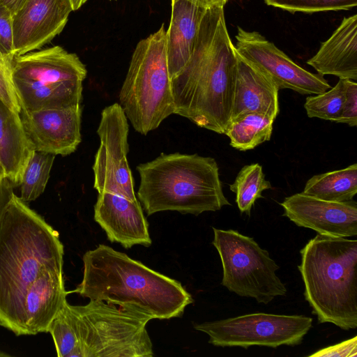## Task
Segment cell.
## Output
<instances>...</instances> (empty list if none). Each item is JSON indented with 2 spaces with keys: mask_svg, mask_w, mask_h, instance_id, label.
Instances as JSON below:
<instances>
[{
  "mask_svg": "<svg viewBox=\"0 0 357 357\" xmlns=\"http://www.w3.org/2000/svg\"><path fill=\"white\" fill-rule=\"evenodd\" d=\"M236 54L224 6L206 8L188 61L171 79L174 114L225 134L231 121Z\"/></svg>",
  "mask_w": 357,
  "mask_h": 357,
  "instance_id": "cell-1",
  "label": "cell"
},
{
  "mask_svg": "<svg viewBox=\"0 0 357 357\" xmlns=\"http://www.w3.org/2000/svg\"><path fill=\"white\" fill-rule=\"evenodd\" d=\"M59 233L15 193L0 218V325L26 335L27 289L47 269L63 271Z\"/></svg>",
  "mask_w": 357,
  "mask_h": 357,
  "instance_id": "cell-2",
  "label": "cell"
},
{
  "mask_svg": "<svg viewBox=\"0 0 357 357\" xmlns=\"http://www.w3.org/2000/svg\"><path fill=\"white\" fill-rule=\"evenodd\" d=\"M82 260V280L68 294L130 309L151 319L179 317L193 303L181 282L108 245L86 251Z\"/></svg>",
  "mask_w": 357,
  "mask_h": 357,
  "instance_id": "cell-3",
  "label": "cell"
},
{
  "mask_svg": "<svg viewBox=\"0 0 357 357\" xmlns=\"http://www.w3.org/2000/svg\"><path fill=\"white\" fill-rule=\"evenodd\" d=\"M151 319L136 311L90 299L84 305L67 301L51 321L59 357H152L146 330Z\"/></svg>",
  "mask_w": 357,
  "mask_h": 357,
  "instance_id": "cell-4",
  "label": "cell"
},
{
  "mask_svg": "<svg viewBox=\"0 0 357 357\" xmlns=\"http://www.w3.org/2000/svg\"><path fill=\"white\" fill-rule=\"evenodd\" d=\"M137 198L148 215L174 211L198 215L231 205L215 160L197 153H162L137 167Z\"/></svg>",
  "mask_w": 357,
  "mask_h": 357,
  "instance_id": "cell-5",
  "label": "cell"
},
{
  "mask_svg": "<svg viewBox=\"0 0 357 357\" xmlns=\"http://www.w3.org/2000/svg\"><path fill=\"white\" fill-rule=\"evenodd\" d=\"M304 297L319 324L357 328V241L317 234L300 250Z\"/></svg>",
  "mask_w": 357,
  "mask_h": 357,
  "instance_id": "cell-6",
  "label": "cell"
},
{
  "mask_svg": "<svg viewBox=\"0 0 357 357\" xmlns=\"http://www.w3.org/2000/svg\"><path fill=\"white\" fill-rule=\"evenodd\" d=\"M164 24L142 39L132 54L119 105L139 133L146 135L174 114Z\"/></svg>",
  "mask_w": 357,
  "mask_h": 357,
  "instance_id": "cell-7",
  "label": "cell"
},
{
  "mask_svg": "<svg viewBox=\"0 0 357 357\" xmlns=\"http://www.w3.org/2000/svg\"><path fill=\"white\" fill-rule=\"evenodd\" d=\"M86 66L60 46L15 57L11 77L20 110L58 109L80 104Z\"/></svg>",
  "mask_w": 357,
  "mask_h": 357,
  "instance_id": "cell-8",
  "label": "cell"
},
{
  "mask_svg": "<svg viewBox=\"0 0 357 357\" xmlns=\"http://www.w3.org/2000/svg\"><path fill=\"white\" fill-rule=\"evenodd\" d=\"M213 230L212 243L222 266V286L263 304L287 294L285 284L275 273L279 266L253 238L234 229Z\"/></svg>",
  "mask_w": 357,
  "mask_h": 357,
  "instance_id": "cell-9",
  "label": "cell"
},
{
  "mask_svg": "<svg viewBox=\"0 0 357 357\" xmlns=\"http://www.w3.org/2000/svg\"><path fill=\"white\" fill-rule=\"evenodd\" d=\"M312 326V319L304 315L256 312L196 324L194 328L207 334L208 343L215 347L248 349L300 344Z\"/></svg>",
  "mask_w": 357,
  "mask_h": 357,
  "instance_id": "cell-10",
  "label": "cell"
},
{
  "mask_svg": "<svg viewBox=\"0 0 357 357\" xmlns=\"http://www.w3.org/2000/svg\"><path fill=\"white\" fill-rule=\"evenodd\" d=\"M128 132V120L119 103L102 109L97 129L100 146L93 165V188L98 193H114L136 201L138 199L127 158Z\"/></svg>",
  "mask_w": 357,
  "mask_h": 357,
  "instance_id": "cell-11",
  "label": "cell"
},
{
  "mask_svg": "<svg viewBox=\"0 0 357 357\" xmlns=\"http://www.w3.org/2000/svg\"><path fill=\"white\" fill-rule=\"evenodd\" d=\"M236 39V52L266 73L279 90L288 89L302 95H314L331 88L322 75L298 66L259 32L238 26Z\"/></svg>",
  "mask_w": 357,
  "mask_h": 357,
  "instance_id": "cell-12",
  "label": "cell"
},
{
  "mask_svg": "<svg viewBox=\"0 0 357 357\" xmlns=\"http://www.w3.org/2000/svg\"><path fill=\"white\" fill-rule=\"evenodd\" d=\"M80 104L58 109H21L20 117L33 151L62 156L74 153L82 141Z\"/></svg>",
  "mask_w": 357,
  "mask_h": 357,
  "instance_id": "cell-13",
  "label": "cell"
},
{
  "mask_svg": "<svg viewBox=\"0 0 357 357\" xmlns=\"http://www.w3.org/2000/svg\"><path fill=\"white\" fill-rule=\"evenodd\" d=\"M283 215L298 227L322 235L351 237L357 235V203L331 202L299 192L280 203Z\"/></svg>",
  "mask_w": 357,
  "mask_h": 357,
  "instance_id": "cell-14",
  "label": "cell"
},
{
  "mask_svg": "<svg viewBox=\"0 0 357 357\" xmlns=\"http://www.w3.org/2000/svg\"><path fill=\"white\" fill-rule=\"evenodd\" d=\"M71 11L69 0H26L13 15L15 57L50 42L63 31Z\"/></svg>",
  "mask_w": 357,
  "mask_h": 357,
  "instance_id": "cell-15",
  "label": "cell"
},
{
  "mask_svg": "<svg viewBox=\"0 0 357 357\" xmlns=\"http://www.w3.org/2000/svg\"><path fill=\"white\" fill-rule=\"evenodd\" d=\"M94 220L112 243H119L125 248L151 245L149 223L138 200L110 192L98 193Z\"/></svg>",
  "mask_w": 357,
  "mask_h": 357,
  "instance_id": "cell-16",
  "label": "cell"
},
{
  "mask_svg": "<svg viewBox=\"0 0 357 357\" xmlns=\"http://www.w3.org/2000/svg\"><path fill=\"white\" fill-rule=\"evenodd\" d=\"M236 72L231 120L252 112L267 114L276 119L280 112L279 89L258 66L241 56L236 50Z\"/></svg>",
  "mask_w": 357,
  "mask_h": 357,
  "instance_id": "cell-17",
  "label": "cell"
},
{
  "mask_svg": "<svg viewBox=\"0 0 357 357\" xmlns=\"http://www.w3.org/2000/svg\"><path fill=\"white\" fill-rule=\"evenodd\" d=\"M307 63L321 75L357 80V15L344 17Z\"/></svg>",
  "mask_w": 357,
  "mask_h": 357,
  "instance_id": "cell-18",
  "label": "cell"
},
{
  "mask_svg": "<svg viewBox=\"0 0 357 357\" xmlns=\"http://www.w3.org/2000/svg\"><path fill=\"white\" fill-rule=\"evenodd\" d=\"M63 271H43L27 289L24 303L26 335L47 332L49 326L66 301Z\"/></svg>",
  "mask_w": 357,
  "mask_h": 357,
  "instance_id": "cell-19",
  "label": "cell"
},
{
  "mask_svg": "<svg viewBox=\"0 0 357 357\" xmlns=\"http://www.w3.org/2000/svg\"><path fill=\"white\" fill-rule=\"evenodd\" d=\"M171 1V20L166 32L170 79L181 70L190 57L201 20L207 8L188 0Z\"/></svg>",
  "mask_w": 357,
  "mask_h": 357,
  "instance_id": "cell-20",
  "label": "cell"
},
{
  "mask_svg": "<svg viewBox=\"0 0 357 357\" xmlns=\"http://www.w3.org/2000/svg\"><path fill=\"white\" fill-rule=\"evenodd\" d=\"M33 151L25 136L20 114L0 99V165L13 187L20 185Z\"/></svg>",
  "mask_w": 357,
  "mask_h": 357,
  "instance_id": "cell-21",
  "label": "cell"
},
{
  "mask_svg": "<svg viewBox=\"0 0 357 357\" xmlns=\"http://www.w3.org/2000/svg\"><path fill=\"white\" fill-rule=\"evenodd\" d=\"M303 193L331 202H348L357 193V164L319 174L305 183Z\"/></svg>",
  "mask_w": 357,
  "mask_h": 357,
  "instance_id": "cell-22",
  "label": "cell"
},
{
  "mask_svg": "<svg viewBox=\"0 0 357 357\" xmlns=\"http://www.w3.org/2000/svg\"><path fill=\"white\" fill-rule=\"evenodd\" d=\"M275 120L267 114L248 113L231 120L225 134L233 148L241 151L253 149L270 140Z\"/></svg>",
  "mask_w": 357,
  "mask_h": 357,
  "instance_id": "cell-23",
  "label": "cell"
},
{
  "mask_svg": "<svg viewBox=\"0 0 357 357\" xmlns=\"http://www.w3.org/2000/svg\"><path fill=\"white\" fill-rule=\"evenodd\" d=\"M271 188L259 163L243 166L234 183L229 185L230 190L236 194V202L239 211L248 215L255 201L263 198L262 192Z\"/></svg>",
  "mask_w": 357,
  "mask_h": 357,
  "instance_id": "cell-24",
  "label": "cell"
},
{
  "mask_svg": "<svg viewBox=\"0 0 357 357\" xmlns=\"http://www.w3.org/2000/svg\"><path fill=\"white\" fill-rule=\"evenodd\" d=\"M54 155L33 151L24 169L20 198L27 203L36 199L45 190L55 158Z\"/></svg>",
  "mask_w": 357,
  "mask_h": 357,
  "instance_id": "cell-25",
  "label": "cell"
},
{
  "mask_svg": "<svg viewBox=\"0 0 357 357\" xmlns=\"http://www.w3.org/2000/svg\"><path fill=\"white\" fill-rule=\"evenodd\" d=\"M344 79H340L335 86L323 93L306 98L304 107L308 117L336 122L345 99Z\"/></svg>",
  "mask_w": 357,
  "mask_h": 357,
  "instance_id": "cell-26",
  "label": "cell"
},
{
  "mask_svg": "<svg viewBox=\"0 0 357 357\" xmlns=\"http://www.w3.org/2000/svg\"><path fill=\"white\" fill-rule=\"evenodd\" d=\"M264 2L291 13L349 10L357 6V0H264Z\"/></svg>",
  "mask_w": 357,
  "mask_h": 357,
  "instance_id": "cell-27",
  "label": "cell"
},
{
  "mask_svg": "<svg viewBox=\"0 0 357 357\" xmlns=\"http://www.w3.org/2000/svg\"><path fill=\"white\" fill-rule=\"evenodd\" d=\"M11 63L12 61L0 54V99L20 114V106L12 82Z\"/></svg>",
  "mask_w": 357,
  "mask_h": 357,
  "instance_id": "cell-28",
  "label": "cell"
},
{
  "mask_svg": "<svg viewBox=\"0 0 357 357\" xmlns=\"http://www.w3.org/2000/svg\"><path fill=\"white\" fill-rule=\"evenodd\" d=\"M13 22V15L0 3V54L10 61L15 58Z\"/></svg>",
  "mask_w": 357,
  "mask_h": 357,
  "instance_id": "cell-29",
  "label": "cell"
},
{
  "mask_svg": "<svg viewBox=\"0 0 357 357\" xmlns=\"http://www.w3.org/2000/svg\"><path fill=\"white\" fill-rule=\"evenodd\" d=\"M344 81L345 99L342 112L335 123L355 127L357 126V83L349 79Z\"/></svg>",
  "mask_w": 357,
  "mask_h": 357,
  "instance_id": "cell-30",
  "label": "cell"
},
{
  "mask_svg": "<svg viewBox=\"0 0 357 357\" xmlns=\"http://www.w3.org/2000/svg\"><path fill=\"white\" fill-rule=\"evenodd\" d=\"M357 336L315 351L310 357H356Z\"/></svg>",
  "mask_w": 357,
  "mask_h": 357,
  "instance_id": "cell-31",
  "label": "cell"
},
{
  "mask_svg": "<svg viewBox=\"0 0 357 357\" xmlns=\"http://www.w3.org/2000/svg\"><path fill=\"white\" fill-rule=\"evenodd\" d=\"M13 194V186L0 165V218Z\"/></svg>",
  "mask_w": 357,
  "mask_h": 357,
  "instance_id": "cell-32",
  "label": "cell"
},
{
  "mask_svg": "<svg viewBox=\"0 0 357 357\" xmlns=\"http://www.w3.org/2000/svg\"><path fill=\"white\" fill-rule=\"evenodd\" d=\"M26 0H0V3L6 6L13 15L16 13Z\"/></svg>",
  "mask_w": 357,
  "mask_h": 357,
  "instance_id": "cell-33",
  "label": "cell"
},
{
  "mask_svg": "<svg viewBox=\"0 0 357 357\" xmlns=\"http://www.w3.org/2000/svg\"><path fill=\"white\" fill-rule=\"evenodd\" d=\"M197 5L208 8L214 6H222L225 5L229 1V0H188Z\"/></svg>",
  "mask_w": 357,
  "mask_h": 357,
  "instance_id": "cell-34",
  "label": "cell"
},
{
  "mask_svg": "<svg viewBox=\"0 0 357 357\" xmlns=\"http://www.w3.org/2000/svg\"><path fill=\"white\" fill-rule=\"evenodd\" d=\"M73 8V11L78 10L88 0H69Z\"/></svg>",
  "mask_w": 357,
  "mask_h": 357,
  "instance_id": "cell-35",
  "label": "cell"
},
{
  "mask_svg": "<svg viewBox=\"0 0 357 357\" xmlns=\"http://www.w3.org/2000/svg\"><path fill=\"white\" fill-rule=\"evenodd\" d=\"M7 354H5L3 353H0V356H7Z\"/></svg>",
  "mask_w": 357,
  "mask_h": 357,
  "instance_id": "cell-36",
  "label": "cell"
}]
</instances>
